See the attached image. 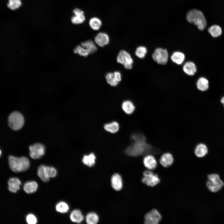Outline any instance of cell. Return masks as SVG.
<instances>
[{
  "mask_svg": "<svg viewBox=\"0 0 224 224\" xmlns=\"http://www.w3.org/2000/svg\"><path fill=\"white\" fill-rule=\"evenodd\" d=\"M111 182L113 189L116 191L120 190L123 187V181L121 176L118 173L113 174L111 178Z\"/></svg>",
  "mask_w": 224,
  "mask_h": 224,
  "instance_id": "16",
  "label": "cell"
},
{
  "mask_svg": "<svg viewBox=\"0 0 224 224\" xmlns=\"http://www.w3.org/2000/svg\"><path fill=\"white\" fill-rule=\"evenodd\" d=\"M38 188V183L35 181H28L24 184L23 189L27 194H31L35 192Z\"/></svg>",
  "mask_w": 224,
  "mask_h": 224,
  "instance_id": "20",
  "label": "cell"
},
{
  "mask_svg": "<svg viewBox=\"0 0 224 224\" xmlns=\"http://www.w3.org/2000/svg\"><path fill=\"white\" fill-rule=\"evenodd\" d=\"M89 25L91 28L94 30H98L102 25L101 21L97 17L91 18L89 21Z\"/></svg>",
  "mask_w": 224,
  "mask_h": 224,
  "instance_id": "31",
  "label": "cell"
},
{
  "mask_svg": "<svg viewBox=\"0 0 224 224\" xmlns=\"http://www.w3.org/2000/svg\"><path fill=\"white\" fill-rule=\"evenodd\" d=\"M96 156L93 153L88 155H84L82 159V163L85 165L89 167L93 166L95 163Z\"/></svg>",
  "mask_w": 224,
  "mask_h": 224,
  "instance_id": "24",
  "label": "cell"
},
{
  "mask_svg": "<svg viewBox=\"0 0 224 224\" xmlns=\"http://www.w3.org/2000/svg\"><path fill=\"white\" fill-rule=\"evenodd\" d=\"M9 165L11 170L18 173L27 170L30 166L29 159L25 156L16 157L10 156L8 159Z\"/></svg>",
  "mask_w": 224,
  "mask_h": 224,
  "instance_id": "2",
  "label": "cell"
},
{
  "mask_svg": "<svg viewBox=\"0 0 224 224\" xmlns=\"http://www.w3.org/2000/svg\"><path fill=\"white\" fill-rule=\"evenodd\" d=\"M74 16L72 17L71 21L75 24H81L83 23L85 20L84 12L78 8L75 9L73 11Z\"/></svg>",
  "mask_w": 224,
  "mask_h": 224,
  "instance_id": "13",
  "label": "cell"
},
{
  "mask_svg": "<svg viewBox=\"0 0 224 224\" xmlns=\"http://www.w3.org/2000/svg\"><path fill=\"white\" fill-rule=\"evenodd\" d=\"M152 57L153 60L158 64L165 65L168 62L169 54L167 50L158 48L155 49L152 54Z\"/></svg>",
  "mask_w": 224,
  "mask_h": 224,
  "instance_id": "6",
  "label": "cell"
},
{
  "mask_svg": "<svg viewBox=\"0 0 224 224\" xmlns=\"http://www.w3.org/2000/svg\"><path fill=\"white\" fill-rule=\"evenodd\" d=\"M145 166L150 170H153L157 167V162L154 155L149 154L146 155L143 160Z\"/></svg>",
  "mask_w": 224,
  "mask_h": 224,
  "instance_id": "12",
  "label": "cell"
},
{
  "mask_svg": "<svg viewBox=\"0 0 224 224\" xmlns=\"http://www.w3.org/2000/svg\"><path fill=\"white\" fill-rule=\"evenodd\" d=\"M26 220L29 224H35L37 222V219L36 216L34 214L31 213L27 215Z\"/></svg>",
  "mask_w": 224,
  "mask_h": 224,
  "instance_id": "37",
  "label": "cell"
},
{
  "mask_svg": "<svg viewBox=\"0 0 224 224\" xmlns=\"http://www.w3.org/2000/svg\"><path fill=\"white\" fill-rule=\"evenodd\" d=\"M105 78L108 84L113 86H117L121 80V74L119 71L108 73L105 75Z\"/></svg>",
  "mask_w": 224,
  "mask_h": 224,
  "instance_id": "11",
  "label": "cell"
},
{
  "mask_svg": "<svg viewBox=\"0 0 224 224\" xmlns=\"http://www.w3.org/2000/svg\"><path fill=\"white\" fill-rule=\"evenodd\" d=\"M196 86L198 90L203 91H205L209 88L208 81L204 77H201L197 80Z\"/></svg>",
  "mask_w": 224,
  "mask_h": 224,
  "instance_id": "25",
  "label": "cell"
},
{
  "mask_svg": "<svg viewBox=\"0 0 224 224\" xmlns=\"http://www.w3.org/2000/svg\"><path fill=\"white\" fill-rule=\"evenodd\" d=\"M147 52V50L146 47L143 46H139L138 47L135 51V55L140 58H143L145 57Z\"/></svg>",
  "mask_w": 224,
  "mask_h": 224,
  "instance_id": "33",
  "label": "cell"
},
{
  "mask_svg": "<svg viewBox=\"0 0 224 224\" xmlns=\"http://www.w3.org/2000/svg\"><path fill=\"white\" fill-rule=\"evenodd\" d=\"M95 43L99 46L103 47L108 44L110 41L109 37L106 33L100 32L95 37Z\"/></svg>",
  "mask_w": 224,
  "mask_h": 224,
  "instance_id": "15",
  "label": "cell"
},
{
  "mask_svg": "<svg viewBox=\"0 0 224 224\" xmlns=\"http://www.w3.org/2000/svg\"><path fill=\"white\" fill-rule=\"evenodd\" d=\"M74 52L75 53L84 57H86L90 54L88 51L81 45L76 47L74 49Z\"/></svg>",
  "mask_w": 224,
  "mask_h": 224,
  "instance_id": "35",
  "label": "cell"
},
{
  "mask_svg": "<svg viewBox=\"0 0 224 224\" xmlns=\"http://www.w3.org/2000/svg\"><path fill=\"white\" fill-rule=\"evenodd\" d=\"M21 4V0H9L7 6L12 10H15L19 8Z\"/></svg>",
  "mask_w": 224,
  "mask_h": 224,
  "instance_id": "34",
  "label": "cell"
},
{
  "mask_svg": "<svg viewBox=\"0 0 224 224\" xmlns=\"http://www.w3.org/2000/svg\"><path fill=\"white\" fill-rule=\"evenodd\" d=\"M8 184L9 190L11 192L15 193L19 190L21 182L18 178H12L9 180Z\"/></svg>",
  "mask_w": 224,
  "mask_h": 224,
  "instance_id": "17",
  "label": "cell"
},
{
  "mask_svg": "<svg viewBox=\"0 0 224 224\" xmlns=\"http://www.w3.org/2000/svg\"><path fill=\"white\" fill-rule=\"evenodd\" d=\"M208 152V149L206 145L203 143H199L196 146L194 153L196 156L201 158L205 156Z\"/></svg>",
  "mask_w": 224,
  "mask_h": 224,
  "instance_id": "19",
  "label": "cell"
},
{
  "mask_svg": "<svg viewBox=\"0 0 224 224\" xmlns=\"http://www.w3.org/2000/svg\"><path fill=\"white\" fill-rule=\"evenodd\" d=\"M172 61L178 65L181 64L184 62L185 56L184 54L180 51L174 52L170 56Z\"/></svg>",
  "mask_w": 224,
  "mask_h": 224,
  "instance_id": "21",
  "label": "cell"
},
{
  "mask_svg": "<svg viewBox=\"0 0 224 224\" xmlns=\"http://www.w3.org/2000/svg\"><path fill=\"white\" fill-rule=\"evenodd\" d=\"M161 219V215L158 211L156 209H153L145 215L144 223L146 224H157Z\"/></svg>",
  "mask_w": 224,
  "mask_h": 224,
  "instance_id": "10",
  "label": "cell"
},
{
  "mask_svg": "<svg viewBox=\"0 0 224 224\" xmlns=\"http://www.w3.org/2000/svg\"><path fill=\"white\" fill-rule=\"evenodd\" d=\"M131 139L132 143L125 151L127 155L137 156L149 154L153 155L161 154L158 149L147 142L146 137L143 133L138 132L133 134Z\"/></svg>",
  "mask_w": 224,
  "mask_h": 224,
  "instance_id": "1",
  "label": "cell"
},
{
  "mask_svg": "<svg viewBox=\"0 0 224 224\" xmlns=\"http://www.w3.org/2000/svg\"><path fill=\"white\" fill-rule=\"evenodd\" d=\"M117 61L122 64L127 69H130L132 68L133 60L131 55L124 50H121L119 53L117 58Z\"/></svg>",
  "mask_w": 224,
  "mask_h": 224,
  "instance_id": "7",
  "label": "cell"
},
{
  "mask_svg": "<svg viewBox=\"0 0 224 224\" xmlns=\"http://www.w3.org/2000/svg\"><path fill=\"white\" fill-rule=\"evenodd\" d=\"M143 177L142 179V181L148 186H154L160 182L158 175L153 174L151 171L146 170L143 172Z\"/></svg>",
  "mask_w": 224,
  "mask_h": 224,
  "instance_id": "8",
  "label": "cell"
},
{
  "mask_svg": "<svg viewBox=\"0 0 224 224\" xmlns=\"http://www.w3.org/2000/svg\"><path fill=\"white\" fill-rule=\"evenodd\" d=\"M81 45L86 49L90 54L95 52L97 50V47L93 41L89 40L83 42Z\"/></svg>",
  "mask_w": 224,
  "mask_h": 224,
  "instance_id": "23",
  "label": "cell"
},
{
  "mask_svg": "<svg viewBox=\"0 0 224 224\" xmlns=\"http://www.w3.org/2000/svg\"><path fill=\"white\" fill-rule=\"evenodd\" d=\"M1 150H0V155H1Z\"/></svg>",
  "mask_w": 224,
  "mask_h": 224,
  "instance_id": "39",
  "label": "cell"
},
{
  "mask_svg": "<svg viewBox=\"0 0 224 224\" xmlns=\"http://www.w3.org/2000/svg\"><path fill=\"white\" fill-rule=\"evenodd\" d=\"M70 218L73 222L80 223L84 219V216L81 212L78 209H75L71 212Z\"/></svg>",
  "mask_w": 224,
  "mask_h": 224,
  "instance_id": "22",
  "label": "cell"
},
{
  "mask_svg": "<svg viewBox=\"0 0 224 224\" xmlns=\"http://www.w3.org/2000/svg\"><path fill=\"white\" fill-rule=\"evenodd\" d=\"M45 170L47 175L49 178L55 177L57 175V171L54 167L46 166Z\"/></svg>",
  "mask_w": 224,
  "mask_h": 224,
  "instance_id": "36",
  "label": "cell"
},
{
  "mask_svg": "<svg viewBox=\"0 0 224 224\" xmlns=\"http://www.w3.org/2000/svg\"><path fill=\"white\" fill-rule=\"evenodd\" d=\"M208 180L206 183L208 189L212 192H216L220 190L224 185L223 182L217 174H211L208 175Z\"/></svg>",
  "mask_w": 224,
  "mask_h": 224,
  "instance_id": "5",
  "label": "cell"
},
{
  "mask_svg": "<svg viewBox=\"0 0 224 224\" xmlns=\"http://www.w3.org/2000/svg\"><path fill=\"white\" fill-rule=\"evenodd\" d=\"M183 70L186 74L192 76L194 75L197 71V68L195 63L192 62L185 63L183 67Z\"/></svg>",
  "mask_w": 224,
  "mask_h": 224,
  "instance_id": "18",
  "label": "cell"
},
{
  "mask_svg": "<svg viewBox=\"0 0 224 224\" xmlns=\"http://www.w3.org/2000/svg\"><path fill=\"white\" fill-rule=\"evenodd\" d=\"M186 17L189 22L194 23L200 30H203L206 27L205 18L202 12L199 10H190L187 12Z\"/></svg>",
  "mask_w": 224,
  "mask_h": 224,
  "instance_id": "3",
  "label": "cell"
},
{
  "mask_svg": "<svg viewBox=\"0 0 224 224\" xmlns=\"http://www.w3.org/2000/svg\"><path fill=\"white\" fill-rule=\"evenodd\" d=\"M55 209L57 212L64 213L69 210V207L67 203L63 201L60 202L56 205Z\"/></svg>",
  "mask_w": 224,
  "mask_h": 224,
  "instance_id": "32",
  "label": "cell"
},
{
  "mask_svg": "<svg viewBox=\"0 0 224 224\" xmlns=\"http://www.w3.org/2000/svg\"><path fill=\"white\" fill-rule=\"evenodd\" d=\"M174 158L171 153L166 152L163 153L159 158L161 164L165 167L170 166L173 163Z\"/></svg>",
  "mask_w": 224,
  "mask_h": 224,
  "instance_id": "14",
  "label": "cell"
},
{
  "mask_svg": "<svg viewBox=\"0 0 224 224\" xmlns=\"http://www.w3.org/2000/svg\"><path fill=\"white\" fill-rule=\"evenodd\" d=\"M99 218L97 214L94 212L88 213L86 217V220L87 223L88 224H96L99 221Z\"/></svg>",
  "mask_w": 224,
  "mask_h": 224,
  "instance_id": "30",
  "label": "cell"
},
{
  "mask_svg": "<svg viewBox=\"0 0 224 224\" xmlns=\"http://www.w3.org/2000/svg\"><path fill=\"white\" fill-rule=\"evenodd\" d=\"M104 128L107 132L111 133H115L119 130V125L117 122L114 121L105 124L104 126Z\"/></svg>",
  "mask_w": 224,
  "mask_h": 224,
  "instance_id": "28",
  "label": "cell"
},
{
  "mask_svg": "<svg viewBox=\"0 0 224 224\" xmlns=\"http://www.w3.org/2000/svg\"><path fill=\"white\" fill-rule=\"evenodd\" d=\"M24 122L23 116L18 112H13L8 117V125L14 130H18L21 128L24 125Z\"/></svg>",
  "mask_w": 224,
  "mask_h": 224,
  "instance_id": "4",
  "label": "cell"
},
{
  "mask_svg": "<svg viewBox=\"0 0 224 224\" xmlns=\"http://www.w3.org/2000/svg\"><path fill=\"white\" fill-rule=\"evenodd\" d=\"M122 107L124 111L127 114H131L134 111L135 107L132 102L129 100L124 101Z\"/></svg>",
  "mask_w": 224,
  "mask_h": 224,
  "instance_id": "26",
  "label": "cell"
},
{
  "mask_svg": "<svg viewBox=\"0 0 224 224\" xmlns=\"http://www.w3.org/2000/svg\"><path fill=\"white\" fill-rule=\"evenodd\" d=\"M221 103L224 106V96L222 98L221 100Z\"/></svg>",
  "mask_w": 224,
  "mask_h": 224,
  "instance_id": "38",
  "label": "cell"
},
{
  "mask_svg": "<svg viewBox=\"0 0 224 224\" xmlns=\"http://www.w3.org/2000/svg\"><path fill=\"white\" fill-rule=\"evenodd\" d=\"M208 31L211 35L213 37H217L221 35L222 31L221 27L217 25H213L210 26Z\"/></svg>",
  "mask_w": 224,
  "mask_h": 224,
  "instance_id": "29",
  "label": "cell"
},
{
  "mask_svg": "<svg viewBox=\"0 0 224 224\" xmlns=\"http://www.w3.org/2000/svg\"><path fill=\"white\" fill-rule=\"evenodd\" d=\"M30 155L33 159H39L44 154L45 147L40 143H35L29 147Z\"/></svg>",
  "mask_w": 224,
  "mask_h": 224,
  "instance_id": "9",
  "label": "cell"
},
{
  "mask_svg": "<svg viewBox=\"0 0 224 224\" xmlns=\"http://www.w3.org/2000/svg\"><path fill=\"white\" fill-rule=\"evenodd\" d=\"M45 166L44 165H41L38 167L37 170L38 176L43 181L45 182H48L49 180L46 174Z\"/></svg>",
  "mask_w": 224,
  "mask_h": 224,
  "instance_id": "27",
  "label": "cell"
}]
</instances>
